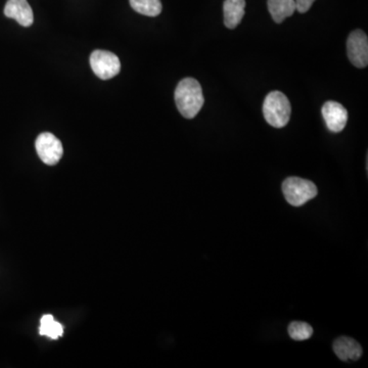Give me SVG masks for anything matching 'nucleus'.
<instances>
[{"instance_id": "6", "label": "nucleus", "mask_w": 368, "mask_h": 368, "mask_svg": "<svg viewBox=\"0 0 368 368\" xmlns=\"http://www.w3.org/2000/svg\"><path fill=\"white\" fill-rule=\"evenodd\" d=\"M347 54L350 62L356 68L367 67L368 65V38L367 34L361 30L353 31L347 40Z\"/></svg>"}, {"instance_id": "9", "label": "nucleus", "mask_w": 368, "mask_h": 368, "mask_svg": "<svg viewBox=\"0 0 368 368\" xmlns=\"http://www.w3.org/2000/svg\"><path fill=\"white\" fill-rule=\"evenodd\" d=\"M334 351L338 359L343 361L358 360L362 355V348L355 340L342 336L334 343Z\"/></svg>"}, {"instance_id": "1", "label": "nucleus", "mask_w": 368, "mask_h": 368, "mask_svg": "<svg viewBox=\"0 0 368 368\" xmlns=\"http://www.w3.org/2000/svg\"><path fill=\"white\" fill-rule=\"evenodd\" d=\"M174 96L178 110L186 119L195 118L204 106L202 87L193 78H184L180 81Z\"/></svg>"}, {"instance_id": "8", "label": "nucleus", "mask_w": 368, "mask_h": 368, "mask_svg": "<svg viewBox=\"0 0 368 368\" xmlns=\"http://www.w3.org/2000/svg\"><path fill=\"white\" fill-rule=\"evenodd\" d=\"M4 15L15 20L23 27H30L34 22L32 8L27 0H8Z\"/></svg>"}, {"instance_id": "2", "label": "nucleus", "mask_w": 368, "mask_h": 368, "mask_svg": "<svg viewBox=\"0 0 368 368\" xmlns=\"http://www.w3.org/2000/svg\"><path fill=\"white\" fill-rule=\"evenodd\" d=\"M292 114V107L286 94L271 91L263 103V115L266 122L274 128L288 125Z\"/></svg>"}, {"instance_id": "11", "label": "nucleus", "mask_w": 368, "mask_h": 368, "mask_svg": "<svg viewBox=\"0 0 368 368\" xmlns=\"http://www.w3.org/2000/svg\"><path fill=\"white\" fill-rule=\"evenodd\" d=\"M269 11L273 21L281 24L284 20L292 17L296 11L295 0H268Z\"/></svg>"}, {"instance_id": "5", "label": "nucleus", "mask_w": 368, "mask_h": 368, "mask_svg": "<svg viewBox=\"0 0 368 368\" xmlns=\"http://www.w3.org/2000/svg\"><path fill=\"white\" fill-rule=\"evenodd\" d=\"M35 148L40 160L49 166L58 164L64 153L62 142L53 133L49 132L38 135Z\"/></svg>"}, {"instance_id": "7", "label": "nucleus", "mask_w": 368, "mask_h": 368, "mask_svg": "<svg viewBox=\"0 0 368 368\" xmlns=\"http://www.w3.org/2000/svg\"><path fill=\"white\" fill-rule=\"evenodd\" d=\"M322 113L327 128L331 132L338 133L346 127L348 112L344 106L336 101H326L322 108Z\"/></svg>"}, {"instance_id": "13", "label": "nucleus", "mask_w": 368, "mask_h": 368, "mask_svg": "<svg viewBox=\"0 0 368 368\" xmlns=\"http://www.w3.org/2000/svg\"><path fill=\"white\" fill-rule=\"evenodd\" d=\"M39 329L40 335L49 336L53 340H56L64 334L63 325L56 322L53 316L51 315H44V317L42 318Z\"/></svg>"}, {"instance_id": "3", "label": "nucleus", "mask_w": 368, "mask_h": 368, "mask_svg": "<svg viewBox=\"0 0 368 368\" xmlns=\"http://www.w3.org/2000/svg\"><path fill=\"white\" fill-rule=\"evenodd\" d=\"M282 193L288 204L301 207L317 196V187L310 180L288 177L282 182Z\"/></svg>"}, {"instance_id": "15", "label": "nucleus", "mask_w": 368, "mask_h": 368, "mask_svg": "<svg viewBox=\"0 0 368 368\" xmlns=\"http://www.w3.org/2000/svg\"><path fill=\"white\" fill-rule=\"evenodd\" d=\"M315 1V0H295L296 10L299 11L300 13H307L310 10Z\"/></svg>"}, {"instance_id": "10", "label": "nucleus", "mask_w": 368, "mask_h": 368, "mask_svg": "<svg viewBox=\"0 0 368 368\" xmlns=\"http://www.w3.org/2000/svg\"><path fill=\"white\" fill-rule=\"evenodd\" d=\"M246 0H225L223 4L224 25L228 29H236L245 15Z\"/></svg>"}, {"instance_id": "12", "label": "nucleus", "mask_w": 368, "mask_h": 368, "mask_svg": "<svg viewBox=\"0 0 368 368\" xmlns=\"http://www.w3.org/2000/svg\"><path fill=\"white\" fill-rule=\"evenodd\" d=\"M131 8L146 17H157L162 13L161 0H129Z\"/></svg>"}, {"instance_id": "4", "label": "nucleus", "mask_w": 368, "mask_h": 368, "mask_svg": "<svg viewBox=\"0 0 368 368\" xmlns=\"http://www.w3.org/2000/svg\"><path fill=\"white\" fill-rule=\"evenodd\" d=\"M90 65L94 74L103 80L114 78L121 70V63L116 54L99 49L90 56Z\"/></svg>"}, {"instance_id": "14", "label": "nucleus", "mask_w": 368, "mask_h": 368, "mask_svg": "<svg viewBox=\"0 0 368 368\" xmlns=\"http://www.w3.org/2000/svg\"><path fill=\"white\" fill-rule=\"evenodd\" d=\"M288 336L295 341H305L313 335V329L306 322H293L288 325Z\"/></svg>"}]
</instances>
